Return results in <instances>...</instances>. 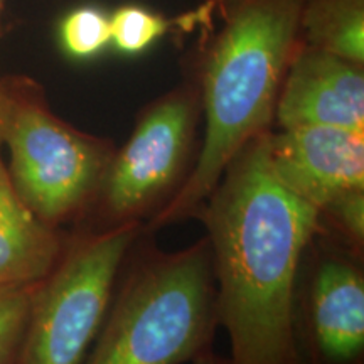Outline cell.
<instances>
[{"label":"cell","instance_id":"obj_2","mask_svg":"<svg viewBox=\"0 0 364 364\" xmlns=\"http://www.w3.org/2000/svg\"><path fill=\"white\" fill-rule=\"evenodd\" d=\"M302 0H243L203 70L204 135L184 188L144 226L149 233L193 220L228 164L272 130L282 81L295 53Z\"/></svg>","mask_w":364,"mask_h":364},{"label":"cell","instance_id":"obj_17","mask_svg":"<svg viewBox=\"0 0 364 364\" xmlns=\"http://www.w3.org/2000/svg\"><path fill=\"white\" fill-rule=\"evenodd\" d=\"M4 6H6V0H0V16H2V11H4Z\"/></svg>","mask_w":364,"mask_h":364},{"label":"cell","instance_id":"obj_8","mask_svg":"<svg viewBox=\"0 0 364 364\" xmlns=\"http://www.w3.org/2000/svg\"><path fill=\"white\" fill-rule=\"evenodd\" d=\"M267 150L277 181L316 211L364 191V132L322 125L270 130Z\"/></svg>","mask_w":364,"mask_h":364},{"label":"cell","instance_id":"obj_9","mask_svg":"<svg viewBox=\"0 0 364 364\" xmlns=\"http://www.w3.org/2000/svg\"><path fill=\"white\" fill-rule=\"evenodd\" d=\"M279 129L322 125L364 132L363 66L321 49H295L275 105Z\"/></svg>","mask_w":364,"mask_h":364},{"label":"cell","instance_id":"obj_13","mask_svg":"<svg viewBox=\"0 0 364 364\" xmlns=\"http://www.w3.org/2000/svg\"><path fill=\"white\" fill-rule=\"evenodd\" d=\"M169 22L139 6L120 7L110 16L112 44L124 54H140L161 39Z\"/></svg>","mask_w":364,"mask_h":364},{"label":"cell","instance_id":"obj_4","mask_svg":"<svg viewBox=\"0 0 364 364\" xmlns=\"http://www.w3.org/2000/svg\"><path fill=\"white\" fill-rule=\"evenodd\" d=\"M0 140L22 201L44 225L70 231L88 211L115 145L59 118L26 76L0 80Z\"/></svg>","mask_w":364,"mask_h":364},{"label":"cell","instance_id":"obj_1","mask_svg":"<svg viewBox=\"0 0 364 364\" xmlns=\"http://www.w3.org/2000/svg\"><path fill=\"white\" fill-rule=\"evenodd\" d=\"M268 132L228 164L193 216L206 228L218 318L233 364H297L292 297L317 211L273 176Z\"/></svg>","mask_w":364,"mask_h":364},{"label":"cell","instance_id":"obj_14","mask_svg":"<svg viewBox=\"0 0 364 364\" xmlns=\"http://www.w3.org/2000/svg\"><path fill=\"white\" fill-rule=\"evenodd\" d=\"M316 231L364 255V191H354L318 209Z\"/></svg>","mask_w":364,"mask_h":364},{"label":"cell","instance_id":"obj_7","mask_svg":"<svg viewBox=\"0 0 364 364\" xmlns=\"http://www.w3.org/2000/svg\"><path fill=\"white\" fill-rule=\"evenodd\" d=\"M364 255L314 231L292 297L297 364H364Z\"/></svg>","mask_w":364,"mask_h":364},{"label":"cell","instance_id":"obj_6","mask_svg":"<svg viewBox=\"0 0 364 364\" xmlns=\"http://www.w3.org/2000/svg\"><path fill=\"white\" fill-rule=\"evenodd\" d=\"M144 226L71 233L51 272L34 285L14 364H83L110 306L118 273Z\"/></svg>","mask_w":364,"mask_h":364},{"label":"cell","instance_id":"obj_10","mask_svg":"<svg viewBox=\"0 0 364 364\" xmlns=\"http://www.w3.org/2000/svg\"><path fill=\"white\" fill-rule=\"evenodd\" d=\"M0 140V290L43 280L65 250L70 231L44 225L14 188Z\"/></svg>","mask_w":364,"mask_h":364},{"label":"cell","instance_id":"obj_5","mask_svg":"<svg viewBox=\"0 0 364 364\" xmlns=\"http://www.w3.org/2000/svg\"><path fill=\"white\" fill-rule=\"evenodd\" d=\"M199 91L177 88L140 113L129 140L115 149L88 211L71 233L145 226L184 188L198 161Z\"/></svg>","mask_w":364,"mask_h":364},{"label":"cell","instance_id":"obj_12","mask_svg":"<svg viewBox=\"0 0 364 364\" xmlns=\"http://www.w3.org/2000/svg\"><path fill=\"white\" fill-rule=\"evenodd\" d=\"M58 41L61 51L76 61L98 56L112 44L110 16L93 6L73 9L59 21Z\"/></svg>","mask_w":364,"mask_h":364},{"label":"cell","instance_id":"obj_3","mask_svg":"<svg viewBox=\"0 0 364 364\" xmlns=\"http://www.w3.org/2000/svg\"><path fill=\"white\" fill-rule=\"evenodd\" d=\"M142 231L83 364H186L213 346L218 300L208 240L166 252Z\"/></svg>","mask_w":364,"mask_h":364},{"label":"cell","instance_id":"obj_16","mask_svg":"<svg viewBox=\"0 0 364 364\" xmlns=\"http://www.w3.org/2000/svg\"><path fill=\"white\" fill-rule=\"evenodd\" d=\"M191 364H233L231 363L230 358H225V356H220V354L213 351L211 348L206 349V351H203L199 356H196Z\"/></svg>","mask_w":364,"mask_h":364},{"label":"cell","instance_id":"obj_15","mask_svg":"<svg viewBox=\"0 0 364 364\" xmlns=\"http://www.w3.org/2000/svg\"><path fill=\"white\" fill-rule=\"evenodd\" d=\"M34 285L0 290V364L16 361Z\"/></svg>","mask_w":364,"mask_h":364},{"label":"cell","instance_id":"obj_11","mask_svg":"<svg viewBox=\"0 0 364 364\" xmlns=\"http://www.w3.org/2000/svg\"><path fill=\"white\" fill-rule=\"evenodd\" d=\"M300 22L306 27L307 46L364 65L363 0H311Z\"/></svg>","mask_w":364,"mask_h":364}]
</instances>
